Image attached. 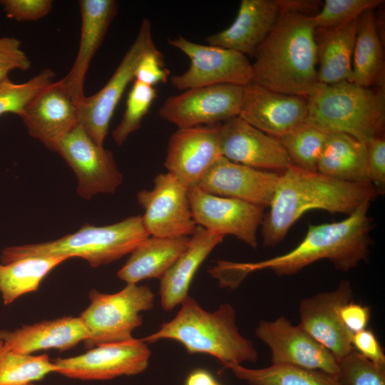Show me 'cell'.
Here are the masks:
<instances>
[{
    "instance_id": "cell-1",
    "label": "cell",
    "mask_w": 385,
    "mask_h": 385,
    "mask_svg": "<svg viewBox=\"0 0 385 385\" xmlns=\"http://www.w3.org/2000/svg\"><path fill=\"white\" fill-rule=\"evenodd\" d=\"M370 203L363 204L341 221L309 224L304 239L284 255L257 262L218 260L209 273L221 287L234 289L252 272L269 269L279 277L288 276L320 260L326 259L346 272L369 258L373 228L368 215Z\"/></svg>"
},
{
    "instance_id": "cell-2",
    "label": "cell",
    "mask_w": 385,
    "mask_h": 385,
    "mask_svg": "<svg viewBox=\"0 0 385 385\" xmlns=\"http://www.w3.org/2000/svg\"><path fill=\"white\" fill-rule=\"evenodd\" d=\"M378 193L370 182L351 183L290 165L279 173L272 202L261 226L263 243L274 247L306 212L353 213Z\"/></svg>"
},
{
    "instance_id": "cell-3",
    "label": "cell",
    "mask_w": 385,
    "mask_h": 385,
    "mask_svg": "<svg viewBox=\"0 0 385 385\" xmlns=\"http://www.w3.org/2000/svg\"><path fill=\"white\" fill-rule=\"evenodd\" d=\"M254 57L252 82L274 91L307 98L319 83L312 15L282 10Z\"/></svg>"
},
{
    "instance_id": "cell-4",
    "label": "cell",
    "mask_w": 385,
    "mask_h": 385,
    "mask_svg": "<svg viewBox=\"0 0 385 385\" xmlns=\"http://www.w3.org/2000/svg\"><path fill=\"white\" fill-rule=\"evenodd\" d=\"M180 304V309L172 320L141 339L146 344L173 339L182 344L189 354L212 355L223 366L257 361V351L240 333L235 311L230 304H223L216 311L209 312L188 296Z\"/></svg>"
},
{
    "instance_id": "cell-5",
    "label": "cell",
    "mask_w": 385,
    "mask_h": 385,
    "mask_svg": "<svg viewBox=\"0 0 385 385\" xmlns=\"http://www.w3.org/2000/svg\"><path fill=\"white\" fill-rule=\"evenodd\" d=\"M150 236L142 215H134L106 226L86 224L74 233L49 242L5 247L1 261L6 265L28 257H80L97 267L130 254Z\"/></svg>"
},
{
    "instance_id": "cell-6",
    "label": "cell",
    "mask_w": 385,
    "mask_h": 385,
    "mask_svg": "<svg viewBox=\"0 0 385 385\" xmlns=\"http://www.w3.org/2000/svg\"><path fill=\"white\" fill-rule=\"evenodd\" d=\"M384 89L354 82L318 83L306 98L308 121L329 132L349 134L366 143L380 135L384 122Z\"/></svg>"
},
{
    "instance_id": "cell-7",
    "label": "cell",
    "mask_w": 385,
    "mask_h": 385,
    "mask_svg": "<svg viewBox=\"0 0 385 385\" xmlns=\"http://www.w3.org/2000/svg\"><path fill=\"white\" fill-rule=\"evenodd\" d=\"M90 304L79 317L88 332L86 348L132 339L143 322L142 312L153 307L155 295L147 285L127 284L114 294L91 289Z\"/></svg>"
},
{
    "instance_id": "cell-8",
    "label": "cell",
    "mask_w": 385,
    "mask_h": 385,
    "mask_svg": "<svg viewBox=\"0 0 385 385\" xmlns=\"http://www.w3.org/2000/svg\"><path fill=\"white\" fill-rule=\"evenodd\" d=\"M168 43L185 53L190 62L185 72L170 77V84L178 90L219 84L245 86L252 82V63L240 52L196 43L183 36L168 38Z\"/></svg>"
},
{
    "instance_id": "cell-9",
    "label": "cell",
    "mask_w": 385,
    "mask_h": 385,
    "mask_svg": "<svg viewBox=\"0 0 385 385\" xmlns=\"http://www.w3.org/2000/svg\"><path fill=\"white\" fill-rule=\"evenodd\" d=\"M155 48L150 22L145 19L135 41L106 85L78 104L79 123L97 145L103 146L115 109L134 80L138 63L146 52Z\"/></svg>"
},
{
    "instance_id": "cell-10",
    "label": "cell",
    "mask_w": 385,
    "mask_h": 385,
    "mask_svg": "<svg viewBox=\"0 0 385 385\" xmlns=\"http://www.w3.org/2000/svg\"><path fill=\"white\" fill-rule=\"evenodd\" d=\"M150 350L141 339L107 343L72 357L53 360L58 373L83 381L109 380L142 373L148 366Z\"/></svg>"
},
{
    "instance_id": "cell-11",
    "label": "cell",
    "mask_w": 385,
    "mask_h": 385,
    "mask_svg": "<svg viewBox=\"0 0 385 385\" xmlns=\"http://www.w3.org/2000/svg\"><path fill=\"white\" fill-rule=\"evenodd\" d=\"M243 87L219 84L188 89L167 98L158 113L178 128L221 123L239 115Z\"/></svg>"
},
{
    "instance_id": "cell-12",
    "label": "cell",
    "mask_w": 385,
    "mask_h": 385,
    "mask_svg": "<svg viewBox=\"0 0 385 385\" xmlns=\"http://www.w3.org/2000/svg\"><path fill=\"white\" fill-rule=\"evenodd\" d=\"M56 152L76 174L77 192L82 198L114 193L123 182L113 153L97 145L80 123L60 140Z\"/></svg>"
},
{
    "instance_id": "cell-13",
    "label": "cell",
    "mask_w": 385,
    "mask_h": 385,
    "mask_svg": "<svg viewBox=\"0 0 385 385\" xmlns=\"http://www.w3.org/2000/svg\"><path fill=\"white\" fill-rule=\"evenodd\" d=\"M189 188L170 173H160L152 190L137 193L144 209L143 222L150 236L176 237L192 235L197 225L190 208Z\"/></svg>"
},
{
    "instance_id": "cell-14",
    "label": "cell",
    "mask_w": 385,
    "mask_h": 385,
    "mask_svg": "<svg viewBox=\"0 0 385 385\" xmlns=\"http://www.w3.org/2000/svg\"><path fill=\"white\" fill-rule=\"evenodd\" d=\"M255 335L271 350L272 364L289 365L322 371L337 376L339 361L299 324L284 317L274 321L261 320Z\"/></svg>"
},
{
    "instance_id": "cell-15",
    "label": "cell",
    "mask_w": 385,
    "mask_h": 385,
    "mask_svg": "<svg viewBox=\"0 0 385 385\" xmlns=\"http://www.w3.org/2000/svg\"><path fill=\"white\" fill-rule=\"evenodd\" d=\"M193 218L203 228L223 236L233 235L253 249L265 208L245 201L207 193L198 187L189 188Z\"/></svg>"
},
{
    "instance_id": "cell-16",
    "label": "cell",
    "mask_w": 385,
    "mask_h": 385,
    "mask_svg": "<svg viewBox=\"0 0 385 385\" xmlns=\"http://www.w3.org/2000/svg\"><path fill=\"white\" fill-rule=\"evenodd\" d=\"M353 300L350 282L342 280L332 291L322 292L300 302L299 325L340 360L353 349V334L344 325L339 309Z\"/></svg>"
},
{
    "instance_id": "cell-17",
    "label": "cell",
    "mask_w": 385,
    "mask_h": 385,
    "mask_svg": "<svg viewBox=\"0 0 385 385\" xmlns=\"http://www.w3.org/2000/svg\"><path fill=\"white\" fill-rule=\"evenodd\" d=\"M221 123L178 128L170 136L165 167L188 188L197 187L203 176L222 156Z\"/></svg>"
},
{
    "instance_id": "cell-18",
    "label": "cell",
    "mask_w": 385,
    "mask_h": 385,
    "mask_svg": "<svg viewBox=\"0 0 385 385\" xmlns=\"http://www.w3.org/2000/svg\"><path fill=\"white\" fill-rule=\"evenodd\" d=\"M238 116L279 138L307 120L308 104L304 97L274 91L252 82L243 87Z\"/></svg>"
},
{
    "instance_id": "cell-19",
    "label": "cell",
    "mask_w": 385,
    "mask_h": 385,
    "mask_svg": "<svg viewBox=\"0 0 385 385\" xmlns=\"http://www.w3.org/2000/svg\"><path fill=\"white\" fill-rule=\"evenodd\" d=\"M222 156L255 169L282 172L291 160L278 138L252 126L239 116L221 123Z\"/></svg>"
},
{
    "instance_id": "cell-20",
    "label": "cell",
    "mask_w": 385,
    "mask_h": 385,
    "mask_svg": "<svg viewBox=\"0 0 385 385\" xmlns=\"http://www.w3.org/2000/svg\"><path fill=\"white\" fill-rule=\"evenodd\" d=\"M19 117L29 135L53 152L60 140L79 123L78 104L60 81L42 89Z\"/></svg>"
},
{
    "instance_id": "cell-21",
    "label": "cell",
    "mask_w": 385,
    "mask_h": 385,
    "mask_svg": "<svg viewBox=\"0 0 385 385\" xmlns=\"http://www.w3.org/2000/svg\"><path fill=\"white\" fill-rule=\"evenodd\" d=\"M279 173L255 169L221 156L197 187L212 195L240 200L265 208L272 202Z\"/></svg>"
},
{
    "instance_id": "cell-22",
    "label": "cell",
    "mask_w": 385,
    "mask_h": 385,
    "mask_svg": "<svg viewBox=\"0 0 385 385\" xmlns=\"http://www.w3.org/2000/svg\"><path fill=\"white\" fill-rule=\"evenodd\" d=\"M78 2L81 19L78 51L71 70L60 80L68 95L77 104L85 98L83 86L90 62L118 11V4L114 0Z\"/></svg>"
},
{
    "instance_id": "cell-23",
    "label": "cell",
    "mask_w": 385,
    "mask_h": 385,
    "mask_svg": "<svg viewBox=\"0 0 385 385\" xmlns=\"http://www.w3.org/2000/svg\"><path fill=\"white\" fill-rule=\"evenodd\" d=\"M280 0H242L237 16L227 29L205 38L208 45L254 57L282 12Z\"/></svg>"
},
{
    "instance_id": "cell-24",
    "label": "cell",
    "mask_w": 385,
    "mask_h": 385,
    "mask_svg": "<svg viewBox=\"0 0 385 385\" xmlns=\"http://www.w3.org/2000/svg\"><path fill=\"white\" fill-rule=\"evenodd\" d=\"M88 336L81 319L71 316L24 324L13 331L0 330L5 346L21 354L48 349L68 350L84 342Z\"/></svg>"
},
{
    "instance_id": "cell-25",
    "label": "cell",
    "mask_w": 385,
    "mask_h": 385,
    "mask_svg": "<svg viewBox=\"0 0 385 385\" xmlns=\"http://www.w3.org/2000/svg\"><path fill=\"white\" fill-rule=\"evenodd\" d=\"M224 237L197 226L187 249L160 279V295L163 309H173L188 296L189 287L197 269Z\"/></svg>"
},
{
    "instance_id": "cell-26",
    "label": "cell",
    "mask_w": 385,
    "mask_h": 385,
    "mask_svg": "<svg viewBox=\"0 0 385 385\" xmlns=\"http://www.w3.org/2000/svg\"><path fill=\"white\" fill-rule=\"evenodd\" d=\"M190 239L189 236L148 237L130 254L118 277L127 284L146 279H160L187 249Z\"/></svg>"
},
{
    "instance_id": "cell-27",
    "label": "cell",
    "mask_w": 385,
    "mask_h": 385,
    "mask_svg": "<svg viewBox=\"0 0 385 385\" xmlns=\"http://www.w3.org/2000/svg\"><path fill=\"white\" fill-rule=\"evenodd\" d=\"M358 19L329 29H316L319 83L353 82L352 56Z\"/></svg>"
},
{
    "instance_id": "cell-28",
    "label": "cell",
    "mask_w": 385,
    "mask_h": 385,
    "mask_svg": "<svg viewBox=\"0 0 385 385\" xmlns=\"http://www.w3.org/2000/svg\"><path fill=\"white\" fill-rule=\"evenodd\" d=\"M317 171L339 180L369 182L365 143L342 132H329Z\"/></svg>"
},
{
    "instance_id": "cell-29",
    "label": "cell",
    "mask_w": 385,
    "mask_h": 385,
    "mask_svg": "<svg viewBox=\"0 0 385 385\" xmlns=\"http://www.w3.org/2000/svg\"><path fill=\"white\" fill-rule=\"evenodd\" d=\"M384 71L383 48L374 10L358 19L352 56L353 82L371 88L382 82Z\"/></svg>"
},
{
    "instance_id": "cell-30",
    "label": "cell",
    "mask_w": 385,
    "mask_h": 385,
    "mask_svg": "<svg viewBox=\"0 0 385 385\" xmlns=\"http://www.w3.org/2000/svg\"><path fill=\"white\" fill-rule=\"evenodd\" d=\"M65 257H28L2 265L0 293L5 305L21 296L36 291L41 281L55 267L68 260Z\"/></svg>"
},
{
    "instance_id": "cell-31",
    "label": "cell",
    "mask_w": 385,
    "mask_h": 385,
    "mask_svg": "<svg viewBox=\"0 0 385 385\" xmlns=\"http://www.w3.org/2000/svg\"><path fill=\"white\" fill-rule=\"evenodd\" d=\"M224 369L250 385H342L335 375L289 365L249 369L241 364H229Z\"/></svg>"
},
{
    "instance_id": "cell-32",
    "label": "cell",
    "mask_w": 385,
    "mask_h": 385,
    "mask_svg": "<svg viewBox=\"0 0 385 385\" xmlns=\"http://www.w3.org/2000/svg\"><path fill=\"white\" fill-rule=\"evenodd\" d=\"M48 354H21L9 349L0 338V385H26L56 372Z\"/></svg>"
},
{
    "instance_id": "cell-33",
    "label": "cell",
    "mask_w": 385,
    "mask_h": 385,
    "mask_svg": "<svg viewBox=\"0 0 385 385\" xmlns=\"http://www.w3.org/2000/svg\"><path fill=\"white\" fill-rule=\"evenodd\" d=\"M329 131L308 121L279 138L292 165L317 172V164Z\"/></svg>"
},
{
    "instance_id": "cell-34",
    "label": "cell",
    "mask_w": 385,
    "mask_h": 385,
    "mask_svg": "<svg viewBox=\"0 0 385 385\" xmlns=\"http://www.w3.org/2000/svg\"><path fill=\"white\" fill-rule=\"evenodd\" d=\"M154 86L134 81L126 100V106L123 118L113 131L115 143L120 146L128 136L141 125L143 118L148 112L156 98Z\"/></svg>"
},
{
    "instance_id": "cell-35",
    "label": "cell",
    "mask_w": 385,
    "mask_h": 385,
    "mask_svg": "<svg viewBox=\"0 0 385 385\" xmlns=\"http://www.w3.org/2000/svg\"><path fill=\"white\" fill-rule=\"evenodd\" d=\"M54 76L55 73L47 68L24 83H16L9 78L0 82V117L9 113L19 116L29 102L53 82Z\"/></svg>"
},
{
    "instance_id": "cell-36",
    "label": "cell",
    "mask_w": 385,
    "mask_h": 385,
    "mask_svg": "<svg viewBox=\"0 0 385 385\" xmlns=\"http://www.w3.org/2000/svg\"><path fill=\"white\" fill-rule=\"evenodd\" d=\"M382 0H326L321 10L312 15L316 29H329L356 20L369 10H374Z\"/></svg>"
},
{
    "instance_id": "cell-37",
    "label": "cell",
    "mask_w": 385,
    "mask_h": 385,
    "mask_svg": "<svg viewBox=\"0 0 385 385\" xmlns=\"http://www.w3.org/2000/svg\"><path fill=\"white\" fill-rule=\"evenodd\" d=\"M337 376L342 385H385V366L371 361L353 348L339 360Z\"/></svg>"
},
{
    "instance_id": "cell-38",
    "label": "cell",
    "mask_w": 385,
    "mask_h": 385,
    "mask_svg": "<svg viewBox=\"0 0 385 385\" xmlns=\"http://www.w3.org/2000/svg\"><path fill=\"white\" fill-rule=\"evenodd\" d=\"M366 169L369 182L377 193L382 194L385 189V140L379 135L366 143Z\"/></svg>"
},
{
    "instance_id": "cell-39",
    "label": "cell",
    "mask_w": 385,
    "mask_h": 385,
    "mask_svg": "<svg viewBox=\"0 0 385 385\" xmlns=\"http://www.w3.org/2000/svg\"><path fill=\"white\" fill-rule=\"evenodd\" d=\"M31 62L21 48V41L15 37H0V82L9 78L16 69L28 71Z\"/></svg>"
},
{
    "instance_id": "cell-40",
    "label": "cell",
    "mask_w": 385,
    "mask_h": 385,
    "mask_svg": "<svg viewBox=\"0 0 385 385\" xmlns=\"http://www.w3.org/2000/svg\"><path fill=\"white\" fill-rule=\"evenodd\" d=\"M51 0H1L7 17L17 21H36L48 15L52 9Z\"/></svg>"
},
{
    "instance_id": "cell-41",
    "label": "cell",
    "mask_w": 385,
    "mask_h": 385,
    "mask_svg": "<svg viewBox=\"0 0 385 385\" xmlns=\"http://www.w3.org/2000/svg\"><path fill=\"white\" fill-rule=\"evenodd\" d=\"M170 71L164 67L163 56L156 48L146 52L136 68L134 80L154 86L168 81Z\"/></svg>"
},
{
    "instance_id": "cell-42",
    "label": "cell",
    "mask_w": 385,
    "mask_h": 385,
    "mask_svg": "<svg viewBox=\"0 0 385 385\" xmlns=\"http://www.w3.org/2000/svg\"><path fill=\"white\" fill-rule=\"evenodd\" d=\"M353 348L371 361L385 366V355L382 347L374 333L364 329L353 334L351 339Z\"/></svg>"
},
{
    "instance_id": "cell-43",
    "label": "cell",
    "mask_w": 385,
    "mask_h": 385,
    "mask_svg": "<svg viewBox=\"0 0 385 385\" xmlns=\"http://www.w3.org/2000/svg\"><path fill=\"white\" fill-rule=\"evenodd\" d=\"M339 317L344 325L354 334L366 329L371 317V309L369 307L351 300L340 307Z\"/></svg>"
},
{
    "instance_id": "cell-44",
    "label": "cell",
    "mask_w": 385,
    "mask_h": 385,
    "mask_svg": "<svg viewBox=\"0 0 385 385\" xmlns=\"http://www.w3.org/2000/svg\"><path fill=\"white\" fill-rule=\"evenodd\" d=\"M217 383L210 372L198 369L188 376L185 385H216Z\"/></svg>"
},
{
    "instance_id": "cell-45",
    "label": "cell",
    "mask_w": 385,
    "mask_h": 385,
    "mask_svg": "<svg viewBox=\"0 0 385 385\" xmlns=\"http://www.w3.org/2000/svg\"><path fill=\"white\" fill-rule=\"evenodd\" d=\"M26 385H35L34 383L28 384Z\"/></svg>"
},
{
    "instance_id": "cell-46",
    "label": "cell",
    "mask_w": 385,
    "mask_h": 385,
    "mask_svg": "<svg viewBox=\"0 0 385 385\" xmlns=\"http://www.w3.org/2000/svg\"><path fill=\"white\" fill-rule=\"evenodd\" d=\"M1 267H2V265L0 264V273H1Z\"/></svg>"
},
{
    "instance_id": "cell-47",
    "label": "cell",
    "mask_w": 385,
    "mask_h": 385,
    "mask_svg": "<svg viewBox=\"0 0 385 385\" xmlns=\"http://www.w3.org/2000/svg\"><path fill=\"white\" fill-rule=\"evenodd\" d=\"M216 385H220L219 383H217Z\"/></svg>"
}]
</instances>
